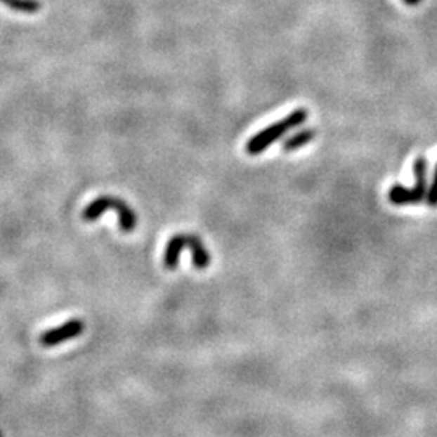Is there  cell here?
Instances as JSON below:
<instances>
[{
	"label": "cell",
	"mask_w": 437,
	"mask_h": 437,
	"mask_svg": "<svg viewBox=\"0 0 437 437\" xmlns=\"http://www.w3.org/2000/svg\"><path fill=\"white\" fill-rule=\"evenodd\" d=\"M0 2L5 4L10 8L25 13H34L41 8V4L37 2V0H0Z\"/></svg>",
	"instance_id": "7"
},
{
	"label": "cell",
	"mask_w": 437,
	"mask_h": 437,
	"mask_svg": "<svg viewBox=\"0 0 437 437\" xmlns=\"http://www.w3.org/2000/svg\"><path fill=\"white\" fill-rule=\"evenodd\" d=\"M308 120V110L306 109H296L293 110L292 114H289L284 119L275 122V124L269 125L264 130H261L259 133H256L253 138H249L247 143V152L249 156H258V154L264 152L273 143L277 140H280L285 133H289L293 128L300 126L305 124Z\"/></svg>",
	"instance_id": "2"
},
{
	"label": "cell",
	"mask_w": 437,
	"mask_h": 437,
	"mask_svg": "<svg viewBox=\"0 0 437 437\" xmlns=\"http://www.w3.org/2000/svg\"><path fill=\"white\" fill-rule=\"evenodd\" d=\"M314 136H316V130H314V128H305V130L298 131L295 133V135H292L290 138H287L284 143V151L293 152V151H296V149L305 148L314 140Z\"/></svg>",
	"instance_id": "6"
},
{
	"label": "cell",
	"mask_w": 437,
	"mask_h": 437,
	"mask_svg": "<svg viewBox=\"0 0 437 437\" xmlns=\"http://www.w3.org/2000/svg\"><path fill=\"white\" fill-rule=\"evenodd\" d=\"M0 437H2V434H0Z\"/></svg>",
	"instance_id": "10"
},
{
	"label": "cell",
	"mask_w": 437,
	"mask_h": 437,
	"mask_svg": "<svg viewBox=\"0 0 437 437\" xmlns=\"http://www.w3.org/2000/svg\"><path fill=\"white\" fill-rule=\"evenodd\" d=\"M403 4L408 5V7H417L421 4V0H403Z\"/></svg>",
	"instance_id": "9"
},
{
	"label": "cell",
	"mask_w": 437,
	"mask_h": 437,
	"mask_svg": "<svg viewBox=\"0 0 437 437\" xmlns=\"http://www.w3.org/2000/svg\"><path fill=\"white\" fill-rule=\"evenodd\" d=\"M426 202H428L429 207H437V165H436V170H434L433 185L429 186L428 198H426Z\"/></svg>",
	"instance_id": "8"
},
{
	"label": "cell",
	"mask_w": 437,
	"mask_h": 437,
	"mask_svg": "<svg viewBox=\"0 0 437 437\" xmlns=\"http://www.w3.org/2000/svg\"><path fill=\"white\" fill-rule=\"evenodd\" d=\"M84 330V324L79 319H72L65 324H62L60 327L51 329L41 335V344L44 346H56L58 344L67 342V340L78 337L81 335Z\"/></svg>",
	"instance_id": "5"
},
{
	"label": "cell",
	"mask_w": 437,
	"mask_h": 437,
	"mask_svg": "<svg viewBox=\"0 0 437 437\" xmlns=\"http://www.w3.org/2000/svg\"><path fill=\"white\" fill-rule=\"evenodd\" d=\"M415 177H417V183L413 188H407L403 185H393L389 190V201L396 206H410V204H419V202L426 201L428 198V162H426L424 156H419L415 161Z\"/></svg>",
	"instance_id": "3"
},
{
	"label": "cell",
	"mask_w": 437,
	"mask_h": 437,
	"mask_svg": "<svg viewBox=\"0 0 437 437\" xmlns=\"http://www.w3.org/2000/svg\"><path fill=\"white\" fill-rule=\"evenodd\" d=\"M107 211H114L119 214V222H120L119 226H120L122 232L130 233L136 228V223H138L136 212L133 211L125 201H122L120 198H115V196H100V198L94 200L91 204H88L86 209H84L83 218L88 222H93Z\"/></svg>",
	"instance_id": "4"
},
{
	"label": "cell",
	"mask_w": 437,
	"mask_h": 437,
	"mask_svg": "<svg viewBox=\"0 0 437 437\" xmlns=\"http://www.w3.org/2000/svg\"><path fill=\"white\" fill-rule=\"evenodd\" d=\"M188 248L191 252V259L196 269H206L211 264V256L202 243V240L193 233H178L169 240L164 252V268L167 270H175L178 268L180 254Z\"/></svg>",
	"instance_id": "1"
}]
</instances>
